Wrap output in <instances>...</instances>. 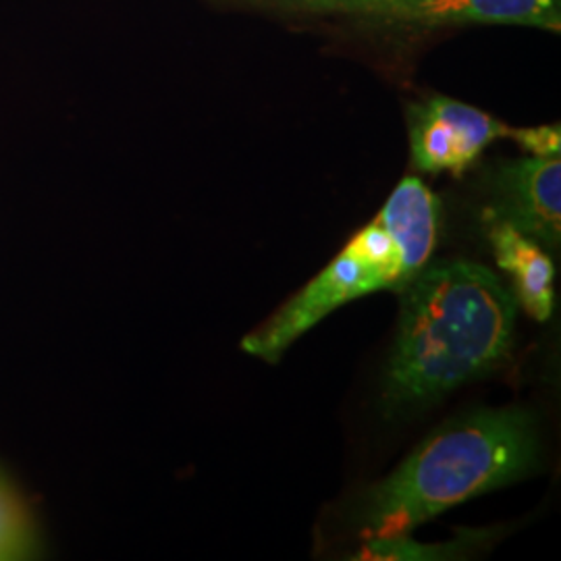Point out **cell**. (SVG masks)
I'll return each mask as SVG.
<instances>
[{"instance_id": "obj_9", "label": "cell", "mask_w": 561, "mask_h": 561, "mask_svg": "<svg viewBox=\"0 0 561 561\" xmlns=\"http://www.w3.org/2000/svg\"><path fill=\"white\" fill-rule=\"evenodd\" d=\"M479 541V535H463L458 541L421 545L408 535L393 539H368L362 547L360 560H449L466 553V545Z\"/></svg>"}, {"instance_id": "obj_2", "label": "cell", "mask_w": 561, "mask_h": 561, "mask_svg": "<svg viewBox=\"0 0 561 561\" xmlns=\"http://www.w3.org/2000/svg\"><path fill=\"white\" fill-rule=\"evenodd\" d=\"M535 416L518 408L474 410L447 422L364 495L356 520L362 537L393 539L443 512L520 481L537 468Z\"/></svg>"}, {"instance_id": "obj_3", "label": "cell", "mask_w": 561, "mask_h": 561, "mask_svg": "<svg viewBox=\"0 0 561 561\" xmlns=\"http://www.w3.org/2000/svg\"><path fill=\"white\" fill-rule=\"evenodd\" d=\"M442 206L428 185L403 178L377 217L268 321L243 337L241 350L273 364L341 306L375 291H400L431 261Z\"/></svg>"}, {"instance_id": "obj_10", "label": "cell", "mask_w": 561, "mask_h": 561, "mask_svg": "<svg viewBox=\"0 0 561 561\" xmlns=\"http://www.w3.org/2000/svg\"><path fill=\"white\" fill-rule=\"evenodd\" d=\"M507 138L518 141L528 157H560L561 127L560 123L553 125H539V127H522L507 131Z\"/></svg>"}, {"instance_id": "obj_4", "label": "cell", "mask_w": 561, "mask_h": 561, "mask_svg": "<svg viewBox=\"0 0 561 561\" xmlns=\"http://www.w3.org/2000/svg\"><path fill=\"white\" fill-rule=\"evenodd\" d=\"M308 9L403 27L522 25L561 32V0H300Z\"/></svg>"}, {"instance_id": "obj_6", "label": "cell", "mask_w": 561, "mask_h": 561, "mask_svg": "<svg viewBox=\"0 0 561 561\" xmlns=\"http://www.w3.org/2000/svg\"><path fill=\"white\" fill-rule=\"evenodd\" d=\"M491 219L514 225L547 250L560 248V157H524L503 164L493 181Z\"/></svg>"}, {"instance_id": "obj_8", "label": "cell", "mask_w": 561, "mask_h": 561, "mask_svg": "<svg viewBox=\"0 0 561 561\" xmlns=\"http://www.w3.org/2000/svg\"><path fill=\"white\" fill-rule=\"evenodd\" d=\"M34 551V528L13 484L0 474V561L25 560Z\"/></svg>"}, {"instance_id": "obj_7", "label": "cell", "mask_w": 561, "mask_h": 561, "mask_svg": "<svg viewBox=\"0 0 561 561\" xmlns=\"http://www.w3.org/2000/svg\"><path fill=\"white\" fill-rule=\"evenodd\" d=\"M489 241L497 266L512 280V296L535 321L547 322L556 308V266L547 248L510 222L493 219Z\"/></svg>"}, {"instance_id": "obj_1", "label": "cell", "mask_w": 561, "mask_h": 561, "mask_svg": "<svg viewBox=\"0 0 561 561\" xmlns=\"http://www.w3.org/2000/svg\"><path fill=\"white\" fill-rule=\"evenodd\" d=\"M400 322L385 368L389 412L419 410L481 379L510 354L516 300L479 262H426L400 289Z\"/></svg>"}, {"instance_id": "obj_5", "label": "cell", "mask_w": 561, "mask_h": 561, "mask_svg": "<svg viewBox=\"0 0 561 561\" xmlns=\"http://www.w3.org/2000/svg\"><path fill=\"white\" fill-rule=\"evenodd\" d=\"M412 162L422 173L461 175L510 127L481 108L433 96L410 108Z\"/></svg>"}]
</instances>
